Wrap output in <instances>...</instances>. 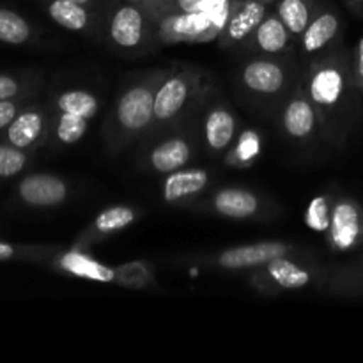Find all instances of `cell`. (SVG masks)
Here are the masks:
<instances>
[{
  "mask_svg": "<svg viewBox=\"0 0 363 363\" xmlns=\"http://www.w3.org/2000/svg\"><path fill=\"white\" fill-rule=\"evenodd\" d=\"M21 201L35 208H55L66 202L69 186L64 179L53 174L27 176L18 186Z\"/></svg>",
  "mask_w": 363,
  "mask_h": 363,
  "instance_id": "5bb4252c",
  "label": "cell"
},
{
  "mask_svg": "<svg viewBox=\"0 0 363 363\" xmlns=\"http://www.w3.org/2000/svg\"><path fill=\"white\" fill-rule=\"evenodd\" d=\"M335 286L342 293L353 294V296H363V264L344 272L337 279Z\"/></svg>",
  "mask_w": 363,
  "mask_h": 363,
  "instance_id": "4dcf8cb0",
  "label": "cell"
},
{
  "mask_svg": "<svg viewBox=\"0 0 363 363\" xmlns=\"http://www.w3.org/2000/svg\"><path fill=\"white\" fill-rule=\"evenodd\" d=\"M262 149L261 135L257 130L241 131L240 137L233 142L229 151L225 152V163L230 167H240L247 169L255 163Z\"/></svg>",
  "mask_w": 363,
  "mask_h": 363,
  "instance_id": "cb8c5ba5",
  "label": "cell"
},
{
  "mask_svg": "<svg viewBox=\"0 0 363 363\" xmlns=\"http://www.w3.org/2000/svg\"><path fill=\"white\" fill-rule=\"evenodd\" d=\"M14 255V247L7 243H0V259H9Z\"/></svg>",
  "mask_w": 363,
  "mask_h": 363,
  "instance_id": "d590c367",
  "label": "cell"
},
{
  "mask_svg": "<svg viewBox=\"0 0 363 363\" xmlns=\"http://www.w3.org/2000/svg\"><path fill=\"white\" fill-rule=\"evenodd\" d=\"M209 91V82L197 69H181L163 78L155 98V124H176L191 108H197Z\"/></svg>",
  "mask_w": 363,
  "mask_h": 363,
  "instance_id": "3957f363",
  "label": "cell"
},
{
  "mask_svg": "<svg viewBox=\"0 0 363 363\" xmlns=\"http://www.w3.org/2000/svg\"><path fill=\"white\" fill-rule=\"evenodd\" d=\"M191 156H194V144L188 135L179 133L155 145L147 155V165L158 174H170L184 169L190 163Z\"/></svg>",
  "mask_w": 363,
  "mask_h": 363,
  "instance_id": "9a60e30c",
  "label": "cell"
},
{
  "mask_svg": "<svg viewBox=\"0 0 363 363\" xmlns=\"http://www.w3.org/2000/svg\"><path fill=\"white\" fill-rule=\"evenodd\" d=\"M16 105L13 101H9V99H2L0 101V130L6 128L7 124L13 123L14 117H16Z\"/></svg>",
  "mask_w": 363,
  "mask_h": 363,
  "instance_id": "d6a6232c",
  "label": "cell"
},
{
  "mask_svg": "<svg viewBox=\"0 0 363 363\" xmlns=\"http://www.w3.org/2000/svg\"><path fill=\"white\" fill-rule=\"evenodd\" d=\"M326 240L335 254L354 252L363 245V206L357 199L340 195L332 202Z\"/></svg>",
  "mask_w": 363,
  "mask_h": 363,
  "instance_id": "5b68a950",
  "label": "cell"
},
{
  "mask_svg": "<svg viewBox=\"0 0 363 363\" xmlns=\"http://www.w3.org/2000/svg\"><path fill=\"white\" fill-rule=\"evenodd\" d=\"M89 128V119L74 113L59 112L55 124V138L62 145H73L85 137Z\"/></svg>",
  "mask_w": 363,
  "mask_h": 363,
  "instance_id": "83f0119b",
  "label": "cell"
},
{
  "mask_svg": "<svg viewBox=\"0 0 363 363\" xmlns=\"http://www.w3.org/2000/svg\"><path fill=\"white\" fill-rule=\"evenodd\" d=\"M27 165V155L23 149L14 145H0V177H11L20 174Z\"/></svg>",
  "mask_w": 363,
  "mask_h": 363,
  "instance_id": "f546056e",
  "label": "cell"
},
{
  "mask_svg": "<svg viewBox=\"0 0 363 363\" xmlns=\"http://www.w3.org/2000/svg\"><path fill=\"white\" fill-rule=\"evenodd\" d=\"M250 38L255 41L259 52L268 57L282 55L284 52H287L291 41H293V35L289 34V30L277 13L266 14V18L255 28Z\"/></svg>",
  "mask_w": 363,
  "mask_h": 363,
  "instance_id": "ffe728a7",
  "label": "cell"
},
{
  "mask_svg": "<svg viewBox=\"0 0 363 363\" xmlns=\"http://www.w3.org/2000/svg\"><path fill=\"white\" fill-rule=\"evenodd\" d=\"M252 279V284L259 289L298 291L312 282V273L287 255H280L257 268V273Z\"/></svg>",
  "mask_w": 363,
  "mask_h": 363,
  "instance_id": "7c38bea8",
  "label": "cell"
},
{
  "mask_svg": "<svg viewBox=\"0 0 363 363\" xmlns=\"http://www.w3.org/2000/svg\"><path fill=\"white\" fill-rule=\"evenodd\" d=\"M241 87L257 98H273L289 85V69L272 57L252 59L240 71Z\"/></svg>",
  "mask_w": 363,
  "mask_h": 363,
  "instance_id": "52a82bcc",
  "label": "cell"
},
{
  "mask_svg": "<svg viewBox=\"0 0 363 363\" xmlns=\"http://www.w3.org/2000/svg\"><path fill=\"white\" fill-rule=\"evenodd\" d=\"M264 2H272V0H264Z\"/></svg>",
  "mask_w": 363,
  "mask_h": 363,
  "instance_id": "f35d334b",
  "label": "cell"
},
{
  "mask_svg": "<svg viewBox=\"0 0 363 363\" xmlns=\"http://www.w3.org/2000/svg\"><path fill=\"white\" fill-rule=\"evenodd\" d=\"M152 35L151 20L140 2L123 0L116 6L108 18V38L124 52H137L144 48Z\"/></svg>",
  "mask_w": 363,
  "mask_h": 363,
  "instance_id": "8992f818",
  "label": "cell"
},
{
  "mask_svg": "<svg viewBox=\"0 0 363 363\" xmlns=\"http://www.w3.org/2000/svg\"><path fill=\"white\" fill-rule=\"evenodd\" d=\"M57 268L78 279L92 280V282H117V269L108 268L78 248L60 255Z\"/></svg>",
  "mask_w": 363,
  "mask_h": 363,
  "instance_id": "d6986e66",
  "label": "cell"
},
{
  "mask_svg": "<svg viewBox=\"0 0 363 363\" xmlns=\"http://www.w3.org/2000/svg\"><path fill=\"white\" fill-rule=\"evenodd\" d=\"M209 208L220 216L230 220H248L255 216L261 209V201L257 194L245 188H222L213 195Z\"/></svg>",
  "mask_w": 363,
  "mask_h": 363,
  "instance_id": "e0dca14e",
  "label": "cell"
},
{
  "mask_svg": "<svg viewBox=\"0 0 363 363\" xmlns=\"http://www.w3.org/2000/svg\"><path fill=\"white\" fill-rule=\"evenodd\" d=\"M71 2H77V4H82V6L91 7L92 4H96V0H71Z\"/></svg>",
  "mask_w": 363,
  "mask_h": 363,
  "instance_id": "8d00e7d4",
  "label": "cell"
},
{
  "mask_svg": "<svg viewBox=\"0 0 363 363\" xmlns=\"http://www.w3.org/2000/svg\"><path fill=\"white\" fill-rule=\"evenodd\" d=\"M227 14H218L215 11H197V13L169 14V16L152 18V38L162 43H206L218 38Z\"/></svg>",
  "mask_w": 363,
  "mask_h": 363,
  "instance_id": "277c9868",
  "label": "cell"
},
{
  "mask_svg": "<svg viewBox=\"0 0 363 363\" xmlns=\"http://www.w3.org/2000/svg\"><path fill=\"white\" fill-rule=\"evenodd\" d=\"M20 91V85L14 78L11 77H0V101L2 99H11L18 94Z\"/></svg>",
  "mask_w": 363,
  "mask_h": 363,
  "instance_id": "836d02e7",
  "label": "cell"
},
{
  "mask_svg": "<svg viewBox=\"0 0 363 363\" xmlns=\"http://www.w3.org/2000/svg\"><path fill=\"white\" fill-rule=\"evenodd\" d=\"M133 2H140V0H133Z\"/></svg>",
  "mask_w": 363,
  "mask_h": 363,
  "instance_id": "ab89813d",
  "label": "cell"
},
{
  "mask_svg": "<svg viewBox=\"0 0 363 363\" xmlns=\"http://www.w3.org/2000/svg\"><path fill=\"white\" fill-rule=\"evenodd\" d=\"M300 87L318 112L323 140L339 151L350 147L363 128V94L353 80L351 50L340 41L315 55L301 74Z\"/></svg>",
  "mask_w": 363,
  "mask_h": 363,
  "instance_id": "6da1fadb",
  "label": "cell"
},
{
  "mask_svg": "<svg viewBox=\"0 0 363 363\" xmlns=\"http://www.w3.org/2000/svg\"><path fill=\"white\" fill-rule=\"evenodd\" d=\"M138 218V211L131 206H112L106 208L92 220L91 225L87 227L82 238H78L77 248L80 247H91V245L98 243L103 238H108L112 234L121 233V230L128 229L133 225Z\"/></svg>",
  "mask_w": 363,
  "mask_h": 363,
  "instance_id": "2e32d148",
  "label": "cell"
},
{
  "mask_svg": "<svg viewBox=\"0 0 363 363\" xmlns=\"http://www.w3.org/2000/svg\"><path fill=\"white\" fill-rule=\"evenodd\" d=\"M291 252L293 247L284 241H259V243L241 245L220 252L215 257V266L227 272L257 269L280 255H289Z\"/></svg>",
  "mask_w": 363,
  "mask_h": 363,
  "instance_id": "30bf717a",
  "label": "cell"
},
{
  "mask_svg": "<svg viewBox=\"0 0 363 363\" xmlns=\"http://www.w3.org/2000/svg\"><path fill=\"white\" fill-rule=\"evenodd\" d=\"M272 2H277V0H272Z\"/></svg>",
  "mask_w": 363,
  "mask_h": 363,
  "instance_id": "60d3db41",
  "label": "cell"
},
{
  "mask_svg": "<svg viewBox=\"0 0 363 363\" xmlns=\"http://www.w3.org/2000/svg\"><path fill=\"white\" fill-rule=\"evenodd\" d=\"M204 144L209 155L220 156L227 152L236 140V117L227 105H211L202 123Z\"/></svg>",
  "mask_w": 363,
  "mask_h": 363,
  "instance_id": "4fadbf2b",
  "label": "cell"
},
{
  "mask_svg": "<svg viewBox=\"0 0 363 363\" xmlns=\"http://www.w3.org/2000/svg\"><path fill=\"white\" fill-rule=\"evenodd\" d=\"M332 199L328 195H318L312 199L305 211V223L315 233H325L328 230L330 216H332Z\"/></svg>",
  "mask_w": 363,
  "mask_h": 363,
  "instance_id": "f1b7e54d",
  "label": "cell"
},
{
  "mask_svg": "<svg viewBox=\"0 0 363 363\" xmlns=\"http://www.w3.org/2000/svg\"><path fill=\"white\" fill-rule=\"evenodd\" d=\"M57 110L91 121L99 110V99L85 89H69L57 98Z\"/></svg>",
  "mask_w": 363,
  "mask_h": 363,
  "instance_id": "484cf974",
  "label": "cell"
},
{
  "mask_svg": "<svg viewBox=\"0 0 363 363\" xmlns=\"http://www.w3.org/2000/svg\"><path fill=\"white\" fill-rule=\"evenodd\" d=\"M319 0H277L275 13L287 27L293 39H300L307 25L311 23Z\"/></svg>",
  "mask_w": 363,
  "mask_h": 363,
  "instance_id": "7402d4cb",
  "label": "cell"
},
{
  "mask_svg": "<svg viewBox=\"0 0 363 363\" xmlns=\"http://www.w3.org/2000/svg\"><path fill=\"white\" fill-rule=\"evenodd\" d=\"M209 172L206 169H179L176 172L167 174L165 181L162 184V197L169 204L188 201L191 197H197L199 194L208 188Z\"/></svg>",
  "mask_w": 363,
  "mask_h": 363,
  "instance_id": "ac0fdd59",
  "label": "cell"
},
{
  "mask_svg": "<svg viewBox=\"0 0 363 363\" xmlns=\"http://www.w3.org/2000/svg\"><path fill=\"white\" fill-rule=\"evenodd\" d=\"M218 0H140V6L147 13L149 20L169 14L197 13V11H209Z\"/></svg>",
  "mask_w": 363,
  "mask_h": 363,
  "instance_id": "d4e9b609",
  "label": "cell"
},
{
  "mask_svg": "<svg viewBox=\"0 0 363 363\" xmlns=\"http://www.w3.org/2000/svg\"><path fill=\"white\" fill-rule=\"evenodd\" d=\"M230 2H245V0H230Z\"/></svg>",
  "mask_w": 363,
  "mask_h": 363,
  "instance_id": "74e56055",
  "label": "cell"
},
{
  "mask_svg": "<svg viewBox=\"0 0 363 363\" xmlns=\"http://www.w3.org/2000/svg\"><path fill=\"white\" fill-rule=\"evenodd\" d=\"M268 2L264 0H245V2H230L229 14L220 30L218 45L222 48L238 45L255 32L268 14Z\"/></svg>",
  "mask_w": 363,
  "mask_h": 363,
  "instance_id": "8fae6325",
  "label": "cell"
},
{
  "mask_svg": "<svg viewBox=\"0 0 363 363\" xmlns=\"http://www.w3.org/2000/svg\"><path fill=\"white\" fill-rule=\"evenodd\" d=\"M342 16L330 0H319V6L312 16L311 23L298 39L305 55H321L340 43Z\"/></svg>",
  "mask_w": 363,
  "mask_h": 363,
  "instance_id": "ba28073f",
  "label": "cell"
},
{
  "mask_svg": "<svg viewBox=\"0 0 363 363\" xmlns=\"http://www.w3.org/2000/svg\"><path fill=\"white\" fill-rule=\"evenodd\" d=\"M167 74L169 71H155L149 77L128 84L121 92L105 126L110 149L117 151L130 145L155 126L156 91Z\"/></svg>",
  "mask_w": 363,
  "mask_h": 363,
  "instance_id": "7a4b0ae2",
  "label": "cell"
},
{
  "mask_svg": "<svg viewBox=\"0 0 363 363\" xmlns=\"http://www.w3.org/2000/svg\"><path fill=\"white\" fill-rule=\"evenodd\" d=\"M46 119L39 110H27L14 117L7 130V140L18 149L32 147L45 133Z\"/></svg>",
  "mask_w": 363,
  "mask_h": 363,
  "instance_id": "44dd1931",
  "label": "cell"
},
{
  "mask_svg": "<svg viewBox=\"0 0 363 363\" xmlns=\"http://www.w3.org/2000/svg\"><path fill=\"white\" fill-rule=\"evenodd\" d=\"M280 124H282L284 133L294 142H311L314 140V137H321L318 112L300 85L286 99Z\"/></svg>",
  "mask_w": 363,
  "mask_h": 363,
  "instance_id": "9c48e42d",
  "label": "cell"
},
{
  "mask_svg": "<svg viewBox=\"0 0 363 363\" xmlns=\"http://www.w3.org/2000/svg\"><path fill=\"white\" fill-rule=\"evenodd\" d=\"M344 4L347 6V9L353 11V14L363 20V0H344Z\"/></svg>",
  "mask_w": 363,
  "mask_h": 363,
  "instance_id": "e575fe53",
  "label": "cell"
},
{
  "mask_svg": "<svg viewBox=\"0 0 363 363\" xmlns=\"http://www.w3.org/2000/svg\"><path fill=\"white\" fill-rule=\"evenodd\" d=\"M30 38V25L18 13L0 9V41L9 45H21Z\"/></svg>",
  "mask_w": 363,
  "mask_h": 363,
  "instance_id": "4316f807",
  "label": "cell"
},
{
  "mask_svg": "<svg viewBox=\"0 0 363 363\" xmlns=\"http://www.w3.org/2000/svg\"><path fill=\"white\" fill-rule=\"evenodd\" d=\"M351 71H353L354 85L363 94V32L354 48L351 50Z\"/></svg>",
  "mask_w": 363,
  "mask_h": 363,
  "instance_id": "1f68e13d",
  "label": "cell"
},
{
  "mask_svg": "<svg viewBox=\"0 0 363 363\" xmlns=\"http://www.w3.org/2000/svg\"><path fill=\"white\" fill-rule=\"evenodd\" d=\"M50 18L55 21L59 27L73 32H84L91 27L92 18L87 6L71 2V0H48Z\"/></svg>",
  "mask_w": 363,
  "mask_h": 363,
  "instance_id": "603a6c76",
  "label": "cell"
}]
</instances>
